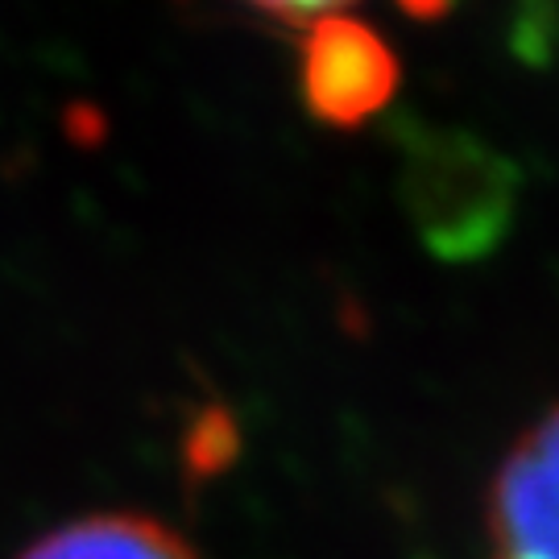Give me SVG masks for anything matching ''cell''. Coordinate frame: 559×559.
Listing matches in <instances>:
<instances>
[{
    "label": "cell",
    "instance_id": "5b68a950",
    "mask_svg": "<svg viewBox=\"0 0 559 559\" xmlns=\"http://www.w3.org/2000/svg\"><path fill=\"white\" fill-rule=\"evenodd\" d=\"M240 4L258 9V13H265V17L295 21V25H311V21L340 13V9H344V4H353V0H240Z\"/></svg>",
    "mask_w": 559,
    "mask_h": 559
},
{
    "label": "cell",
    "instance_id": "7a4b0ae2",
    "mask_svg": "<svg viewBox=\"0 0 559 559\" xmlns=\"http://www.w3.org/2000/svg\"><path fill=\"white\" fill-rule=\"evenodd\" d=\"M299 92L307 112L332 129H360L399 92V55L373 25L332 13L307 25L299 46Z\"/></svg>",
    "mask_w": 559,
    "mask_h": 559
},
{
    "label": "cell",
    "instance_id": "8992f818",
    "mask_svg": "<svg viewBox=\"0 0 559 559\" xmlns=\"http://www.w3.org/2000/svg\"><path fill=\"white\" fill-rule=\"evenodd\" d=\"M452 4L456 0H399V9L406 13V17H415V21H440L452 13Z\"/></svg>",
    "mask_w": 559,
    "mask_h": 559
},
{
    "label": "cell",
    "instance_id": "3957f363",
    "mask_svg": "<svg viewBox=\"0 0 559 559\" xmlns=\"http://www.w3.org/2000/svg\"><path fill=\"white\" fill-rule=\"evenodd\" d=\"M485 535L489 559H559V402L498 460Z\"/></svg>",
    "mask_w": 559,
    "mask_h": 559
},
{
    "label": "cell",
    "instance_id": "6da1fadb",
    "mask_svg": "<svg viewBox=\"0 0 559 559\" xmlns=\"http://www.w3.org/2000/svg\"><path fill=\"white\" fill-rule=\"evenodd\" d=\"M522 175L489 141L423 129L402 145V203L423 245L443 261H477L498 249L519 216Z\"/></svg>",
    "mask_w": 559,
    "mask_h": 559
},
{
    "label": "cell",
    "instance_id": "277c9868",
    "mask_svg": "<svg viewBox=\"0 0 559 559\" xmlns=\"http://www.w3.org/2000/svg\"><path fill=\"white\" fill-rule=\"evenodd\" d=\"M17 559H200V551L150 514H87L41 535Z\"/></svg>",
    "mask_w": 559,
    "mask_h": 559
}]
</instances>
